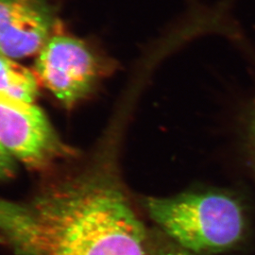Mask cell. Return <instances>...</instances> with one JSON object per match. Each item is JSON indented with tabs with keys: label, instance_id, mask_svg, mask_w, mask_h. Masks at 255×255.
Segmentation results:
<instances>
[{
	"label": "cell",
	"instance_id": "cell-1",
	"mask_svg": "<svg viewBox=\"0 0 255 255\" xmlns=\"http://www.w3.org/2000/svg\"><path fill=\"white\" fill-rule=\"evenodd\" d=\"M130 116L116 110L89 162L28 203L0 200V237L18 255H146V230L119 184Z\"/></svg>",
	"mask_w": 255,
	"mask_h": 255
},
{
	"label": "cell",
	"instance_id": "cell-2",
	"mask_svg": "<svg viewBox=\"0 0 255 255\" xmlns=\"http://www.w3.org/2000/svg\"><path fill=\"white\" fill-rule=\"evenodd\" d=\"M146 211L176 245L196 255H215L237 246L245 219L239 203L222 193H183L147 198Z\"/></svg>",
	"mask_w": 255,
	"mask_h": 255
},
{
	"label": "cell",
	"instance_id": "cell-3",
	"mask_svg": "<svg viewBox=\"0 0 255 255\" xmlns=\"http://www.w3.org/2000/svg\"><path fill=\"white\" fill-rule=\"evenodd\" d=\"M115 65L83 39L56 29L37 54V80L64 107L87 99Z\"/></svg>",
	"mask_w": 255,
	"mask_h": 255
},
{
	"label": "cell",
	"instance_id": "cell-4",
	"mask_svg": "<svg viewBox=\"0 0 255 255\" xmlns=\"http://www.w3.org/2000/svg\"><path fill=\"white\" fill-rule=\"evenodd\" d=\"M0 143L32 170H46L77 151L67 145L35 103L0 93Z\"/></svg>",
	"mask_w": 255,
	"mask_h": 255
},
{
	"label": "cell",
	"instance_id": "cell-5",
	"mask_svg": "<svg viewBox=\"0 0 255 255\" xmlns=\"http://www.w3.org/2000/svg\"><path fill=\"white\" fill-rule=\"evenodd\" d=\"M58 27L48 0H0V53L14 60L37 55Z\"/></svg>",
	"mask_w": 255,
	"mask_h": 255
},
{
	"label": "cell",
	"instance_id": "cell-6",
	"mask_svg": "<svg viewBox=\"0 0 255 255\" xmlns=\"http://www.w3.org/2000/svg\"><path fill=\"white\" fill-rule=\"evenodd\" d=\"M40 83L34 71L0 53V93L17 101L35 103Z\"/></svg>",
	"mask_w": 255,
	"mask_h": 255
},
{
	"label": "cell",
	"instance_id": "cell-7",
	"mask_svg": "<svg viewBox=\"0 0 255 255\" xmlns=\"http://www.w3.org/2000/svg\"><path fill=\"white\" fill-rule=\"evenodd\" d=\"M16 160L0 143V180L11 178L16 171Z\"/></svg>",
	"mask_w": 255,
	"mask_h": 255
},
{
	"label": "cell",
	"instance_id": "cell-8",
	"mask_svg": "<svg viewBox=\"0 0 255 255\" xmlns=\"http://www.w3.org/2000/svg\"><path fill=\"white\" fill-rule=\"evenodd\" d=\"M246 134L250 146L255 156V96L249 113Z\"/></svg>",
	"mask_w": 255,
	"mask_h": 255
},
{
	"label": "cell",
	"instance_id": "cell-9",
	"mask_svg": "<svg viewBox=\"0 0 255 255\" xmlns=\"http://www.w3.org/2000/svg\"><path fill=\"white\" fill-rule=\"evenodd\" d=\"M149 255H199L191 253L187 250H184L178 245H168V246L160 247L155 249Z\"/></svg>",
	"mask_w": 255,
	"mask_h": 255
}]
</instances>
